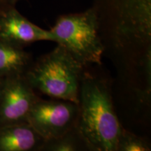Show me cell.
<instances>
[{
    "label": "cell",
    "mask_w": 151,
    "mask_h": 151,
    "mask_svg": "<svg viewBox=\"0 0 151 151\" xmlns=\"http://www.w3.org/2000/svg\"><path fill=\"white\" fill-rule=\"evenodd\" d=\"M78 104L66 100L42 99L34 104L27 122L45 140L60 137L73 126L78 118Z\"/></svg>",
    "instance_id": "cell-5"
},
{
    "label": "cell",
    "mask_w": 151,
    "mask_h": 151,
    "mask_svg": "<svg viewBox=\"0 0 151 151\" xmlns=\"http://www.w3.org/2000/svg\"><path fill=\"white\" fill-rule=\"evenodd\" d=\"M84 67L62 45L43 55L24 74L36 92L51 99L66 100L78 104L79 86Z\"/></svg>",
    "instance_id": "cell-3"
},
{
    "label": "cell",
    "mask_w": 151,
    "mask_h": 151,
    "mask_svg": "<svg viewBox=\"0 0 151 151\" xmlns=\"http://www.w3.org/2000/svg\"><path fill=\"white\" fill-rule=\"evenodd\" d=\"M0 41L22 49L38 41L56 43L55 37L50 30L29 21L16 6L7 7L0 14Z\"/></svg>",
    "instance_id": "cell-7"
},
{
    "label": "cell",
    "mask_w": 151,
    "mask_h": 151,
    "mask_svg": "<svg viewBox=\"0 0 151 151\" xmlns=\"http://www.w3.org/2000/svg\"><path fill=\"white\" fill-rule=\"evenodd\" d=\"M44 141L28 122L0 128V151H41Z\"/></svg>",
    "instance_id": "cell-8"
},
{
    "label": "cell",
    "mask_w": 151,
    "mask_h": 151,
    "mask_svg": "<svg viewBox=\"0 0 151 151\" xmlns=\"http://www.w3.org/2000/svg\"><path fill=\"white\" fill-rule=\"evenodd\" d=\"M73 58L84 67L101 65L106 48L99 32V23L93 6L79 13L63 14L49 29Z\"/></svg>",
    "instance_id": "cell-4"
},
{
    "label": "cell",
    "mask_w": 151,
    "mask_h": 151,
    "mask_svg": "<svg viewBox=\"0 0 151 151\" xmlns=\"http://www.w3.org/2000/svg\"><path fill=\"white\" fill-rule=\"evenodd\" d=\"M150 143L143 137L122 128L117 143V151H150Z\"/></svg>",
    "instance_id": "cell-11"
},
{
    "label": "cell",
    "mask_w": 151,
    "mask_h": 151,
    "mask_svg": "<svg viewBox=\"0 0 151 151\" xmlns=\"http://www.w3.org/2000/svg\"><path fill=\"white\" fill-rule=\"evenodd\" d=\"M77 126L94 151H117L122 126L113 103L109 82L87 71L81 76Z\"/></svg>",
    "instance_id": "cell-2"
},
{
    "label": "cell",
    "mask_w": 151,
    "mask_h": 151,
    "mask_svg": "<svg viewBox=\"0 0 151 151\" xmlns=\"http://www.w3.org/2000/svg\"><path fill=\"white\" fill-rule=\"evenodd\" d=\"M32 55L24 49L0 41V78L24 75L33 63Z\"/></svg>",
    "instance_id": "cell-9"
},
{
    "label": "cell",
    "mask_w": 151,
    "mask_h": 151,
    "mask_svg": "<svg viewBox=\"0 0 151 151\" xmlns=\"http://www.w3.org/2000/svg\"><path fill=\"white\" fill-rule=\"evenodd\" d=\"M1 82H2V78H0V87H1Z\"/></svg>",
    "instance_id": "cell-14"
},
{
    "label": "cell",
    "mask_w": 151,
    "mask_h": 151,
    "mask_svg": "<svg viewBox=\"0 0 151 151\" xmlns=\"http://www.w3.org/2000/svg\"><path fill=\"white\" fill-rule=\"evenodd\" d=\"M8 7V5H6V4L4 2L3 0H0V14L2 11L4 10Z\"/></svg>",
    "instance_id": "cell-13"
},
{
    "label": "cell",
    "mask_w": 151,
    "mask_h": 151,
    "mask_svg": "<svg viewBox=\"0 0 151 151\" xmlns=\"http://www.w3.org/2000/svg\"><path fill=\"white\" fill-rule=\"evenodd\" d=\"M39 98L24 75L2 78L0 87V128L27 122L28 115Z\"/></svg>",
    "instance_id": "cell-6"
},
{
    "label": "cell",
    "mask_w": 151,
    "mask_h": 151,
    "mask_svg": "<svg viewBox=\"0 0 151 151\" xmlns=\"http://www.w3.org/2000/svg\"><path fill=\"white\" fill-rule=\"evenodd\" d=\"M20 1H21V0H3L4 2L9 6H16L17 3Z\"/></svg>",
    "instance_id": "cell-12"
},
{
    "label": "cell",
    "mask_w": 151,
    "mask_h": 151,
    "mask_svg": "<svg viewBox=\"0 0 151 151\" xmlns=\"http://www.w3.org/2000/svg\"><path fill=\"white\" fill-rule=\"evenodd\" d=\"M103 43L129 65L151 61V0H93Z\"/></svg>",
    "instance_id": "cell-1"
},
{
    "label": "cell",
    "mask_w": 151,
    "mask_h": 151,
    "mask_svg": "<svg viewBox=\"0 0 151 151\" xmlns=\"http://www.w3.org/2000/svg\"><path fill=\"white\" fill-rule=\"evenodd\" d=\"M41 151H94V149L76 124L60 137L45 140Z\"/></svg>",
    "instance_id": "cell-10"
}]
</instances>
